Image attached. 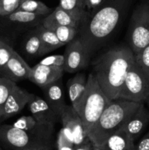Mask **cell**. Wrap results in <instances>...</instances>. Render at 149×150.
Here are the masks:
<instances>
[{
  "label": "cell",
  "mask_w": 149,
  "mask_h": 150,
  "mask_svg": "<svg viewBox=\"0 0 149 150\" xmlns=\"http://www.w3.org/2000/svg\"><path fill=\"white\" fill-rule=\"evenodd\" d=\"M134 0H103L89 15L78 29L77 38L91 57L102 48L128 15Z\"/></svg>",
  "instance_id": "6da1fadb"
},
{
  "label": "cell",
  "mask_w": 149,
  "mask_h": 150,
  "mask_svg": "<svg viewBox=\"0 0 149 150\" xmlns=\"http://www.w3.org/2000/svg\"><path fill=\"white\" fill-rule=\"evenodd\" d=\"M134 62V53L124 44L110 48L93 62L92 73L110 100L118 99L124 79Z\"/></svg>",
  "instance_id": "7a4b0ae2"
},
{
  "label": "cell",
  "mask_w": 149,
  "mask_h": 150,
  "mask_svg": "<svg viewBox=\"0 0 149 150\" xmlns=\"http://www.w3.org/2000/svg\"><path fill=\"white\" fill-rule=\"evenodd\" d=\"M140 104L121 99L111 100L88 134L93 146H102L110 136L121 130Z\"/></svg>",
  "instance_id": "3957f363"
},
{
  "label": "cell",
  "mask_w": 149,
  "mask_h": 150,
  "mask_svg": "<svg viewBox=\"0 0 149 150\" xmlns=\"http://www.w3.org/2000/svg\"><path fill=\"white\" fill-rule=\"evenodd\" d=\"M110 102V100L100 88L93 73H90L88 76L86 91L80 102L74 108L83 122L87 137L90 130Z\"/></svg>",
  "instance_id": "277c9868"
},
{
  "label": "cell",
  "mask_w": 149,
  "mask_h": 150,
  "mask_svg": "<svg viewBox=\"0 0 149 150\" xmlns=\"http://www.w3.org/2000/svg\"><path fill=\"white\" fill-rule=\"evenodd\" d=\"M53 138L20 130L13 125H0V145L7 150H53Z\"/></svg>",
  "instance_id": "5b68a950"
},
{
  "label": "cell",
  "mask_w": 149,
  "mask_h": 150,
  "mask_svg": "<svg viewBox=\"0 0 149 150\" xmlns=\"http://www.w3.org/2000/svg\"><path fill=\"white\" fill-rule=\"evenodd\" d=\"M128 46L134 54L149 45V3L141 2L133 10L127 33Z\"/></svg>",
  "instance_id": "8992f818"
},
{
  "label": "cell",
  "mask_w": 149,
  "mask_h": 150,
  "mask_svg": "<svg viewBox=\"0 0 149 150\" xmlns=\"http://www.w3.org/2000/svg\"><path fill=\"white\" fill-rule=\"evenodd\" d=\"M148 95V78L134 61L124 79L118 99L144 103Z\"/></svg>",
  "instance_id": "52a82bcc"
},
{
  "label": "cell",
  "mask_w": 149,
  "mask_h": 150,
  "mask_svg": "<svg viewBox=\"0 0 149 150\" xmlns=\"http://www.w3.org/2000/svg\"><path fill=\"white\" fill-rule=\"evenodd\" d=\"M45 17L16 10L9 16L0 18L1 36L7 38L23 34L42 24Z\"/></svg>",
  "instance_id": "ba28073f"
},
{
  "label": "cell",
  "mask_w": 149,
  "mask_h": 150,
  "mask_svg": "<svg viewBox=\"0 0 149 150\" xmlns=\"http://www.w3.org/2000/svg\"><path fill=\"white\" fill-rule=\"evenodd\" d=\"M60 121L62 124L63 133L67 139L77 146L87 138L83 122L78 114L72 105H67L60 114Z\"/></svg>",
  "instance_id": "9c48e42d"
},
{
  "label": "cell",
  "mask_w": 149,
  "mask_h": 150,
  "mask_svg": "<svg viewBox=\"0 0 149 150\" xmlns=\"http://www.w3.org/2000/svg\"><path fill=\"white\" fill-rule=\"evenodd\" d=\"M64 72L74 73L88 66L91 57L77 38L68 43L64 51Z\"/></svg>",
  "instance_id": "30bf717a"
},
{
  "label": "cell",
  "mask_w": 149,
  "mask_h": 150,
  "mask_svg": "<svg viewBox=\"0 0 149 150\" xmlns=\"http://www.w3.org/2000/svg\"><path fill=\"white\" fill-rule=\"evenodd\" d=\"M32 67L18 53L14 51L7 64L0 69V78H4L17 83V82L28 79Z\"/></svg>",
  "instance_id": "8fae6325"
},
{
  "label": "cell",
  "mask_w": 149,
  "mask_h": 150,
  "mask_svg": "<svg viewBox=\"0 0 149 150\" xmlns=\"http://www.w3.org/2000/svg\"><path fill=\"white\" fill-rule=\"evenodd\" d=\"M33 96L34 94L27 92L16 84L6 101L0 122L11 118L21 112Z\"/></svg>",
  "instance_id": "7c38bea8"
},
{
  "label": "cell",
  "mask_w": 149,
  "mask_h": 150,
  "mask_svg": "<svg viewBox=\"0 0 149 150\" xmlns=\"http://www.w3.org/2000/svg\"><path fill=\"white\" fill-rule=\"evenodd\" d=\"M64 73V70L63 68L50 67L38 63L32 67L28 80L42 89L51 83L62 79Z\"/></svg>",
  "instance_id": "4fadbf2b"
},
{
  "label": "cell",
  "mask_w": 149,
  "mask_h": 150,
  "mask_svg": "<svg viewBox=\"0 0 149 150\" xmlns=\"http://www.w3.org/2000/svg\"><path fill=\"white\" fill-rule=\"evenodd\" d=\"M84 20L83 18L72 14L58 5L51 14L44 18L42 26L47 29H51L55 26H67L78 29Z\"/></svg>",
  "instance_id": "5bb4252c"
},
{
  "label": "cell",
  "mask_w": 149,
  "mask_h": 150,
  "mask_svg": "<svg viewBox=\"0 0 149 150\" xmlns=\"http://www.w3.org/2000/svg\"><path fill=\"white\" fill-rule=\"evenodd\" d=\"M148 123L149 110L145 108L144 103H141L128 119L122 129L134 142L144 131Z\"/></svg>",
  "instance_id": "9a60e30c"
},
{
  "label": "cell",
  "mask_w": 149,
  "mask_h": 150,
  "mask_svg": "<svg viewBox=\"0 0 149 150\" xmlns=\"http://www.w3.org/2000/svg\"><path fill=\"white\" fill-rule=\"evenodd\" d=\"M27 105L32 116L37 122L55 125L58 120H60L58 114L46 100L40 97L34 95Z\"/></svg>",
  "instance_id": "2e32d148"
},
{
  "label": "cell",
  "mask_w": 149,
  "mask_h": 150,
  "mask_svg": "<svg viewBox=\"0 0 149 150\" xmlns=\"http://www.w3.org/2000/svg\"><path fill=\"white\" fill-rule=\"evenodd\" d=\"M43 92L44 99L53 109V111L60 117V114L65 108L64 91L62 84V79L51 83L42 89Z\"/></svg>",
  "instance_id": "e0dca14e"
},
{
  "label": "cell",
  "mask_w": 149,
  "mask_h": 150,
  "mask_svg": "<svg viewBox=\"0 0 149 150\" xmlns=\"http://www.w3.org/2000/svg\"><path fill=\"white\" fill-rule=\"evenodd\" d=\"M20 47L23 54L27 58L40 57L41 40L38 26L24 34Z\"/></svg>",
  "instance_id": "ac0fdd59"
},
{
  "label": "cell",
  "mask_w": 149,
  "mask_h": 150,
  "mask_svg": "<svg viewBox=\"0 0 149 150\" xmlns=\"http://www.w3.org/2000/svg\"><path fill=\"white\" fill-rule=\"evenodd\" d=\"M88 76L84 73H77L67 81V87L69 99L73 108L76 106L83 97L87 86Z\"/></svg>",
  "instance_id": "d6986e66"
},
{
  "label": "cell",
  "mask_w": 149,
  "mask_h": 150,
  "mask_svg": "<svg viewBox=\"0 0 149 150\" xmlns=\"http://www.w3.org/2000/svg\"><path fill=\"white\" fill-rule=\"evenodd\" d=\"M102 146L108 150H135L134 142L123 129L110 136Z\"/></svg>",
  "instance_id": "ffe728a7"
},
{
  "label": "cell",
  "mask_w": 149,
  "mask_h": 150,
  "mask_svg": "<svg viewBox=\"0 0 149 150\" xmlns=\"http://www.w3.org/2000/svg\"><path fill=\"white\" fill-rule=\"evenodd\" d=\"M38 29L41 40L40 57L64 46L58 40L53 31L44 27L42 24L38 26Z\"/></svg>",
  "instance_id": "44dd1931"
},
{
  "label": "cell",
  "mask_w": 149,
  "mask_h": 150,
  "mask_svg": "<svg viewBox=\"0 0 149 150\" xmlns=\"http://www.w3.org/2000/svg\"><path fill=\"white\" fill-rule=\"evenodd\" d=\"M18 10L45 18L51 14L53 11L51 7H48L42 1L38 0H23Z\"/></svg>",
  "instance_id": "7402d4cb"
},
{
  "label": "cell",
  "mask_w": 149,
  "mask_h": 150,
  "mask_svg": "<svg viewBox=\"0 0 149 150\" xmlns=\"http://www.w3.org/2000/svg\"><path fill=\"white\" fill-rule=\"evenodd\" d=\"M50 29L53 31L58 40L63 45H67L73 40L75 39L78 33V29L72 26H55Z\"/></svg>",
  "instance_id": "603a6c76"
},
{
  "label": "cell",
  "mask_w": 149,
  "mask_h": 150,
  "mask_svg": "<svg viewBox=\"0 0 149 150\" xmlns=\"http://www.w3.org/2000/svg\"><path fill=\"white\" fill-rule=\"evenodd\" d=\"M14 51L10 40L0 36V69L7 64Z\"/></svg>",
  "instance_id": "cb8c5ba5"
},
{
  "label": "cell",
  "mask_w": 149,
  "mask_h": 150,
  "mask_svg": "<svg viewBox=\"0 0 149 150\" xmlns=\"http://www.w3.org/2000/svg\"><path fill=\"white\" fill-rule=\"evenodd\" d=\"M17 83L10 80L0 78V118L2 114L3 109L10 92Z\"/></svg>",
  "instance_id": "d4e9b609"
},
{
  "label": "cell",
  "mask_w": 149,
  "mask_h": 150,
  "mask_svg": "<svg viewBox=\"0 0 149 150\" xmlns=\"http://www.w3.org/2000/svg\"><path fill=\"white\" fill-rule=\"evenodd\" d=\"M134 61L149 79V45L134 55Z\"/></svg>",
  "instance_id": "484cf974"
},
{
  "label": "cell",
  "mask_w": 149,
  "mask_h": 150,
  "mask_svg": "<svg viewBox=\"0 0 149 150\" xmlns=\"http://www.w3.org/2000/svg\"><path fill=\"white\" fill-rule=\"evenodd\" d=\"M23 0H0V18L9 16L18 10Z\"/></svg>",
  "instance_id": "4316f807"
},
{
  "label": "cell",
  "mask_w": 149,
  "mask_h": 150,
  "mask_svg": "<svg viewBox=\"0 0 149 150\" xmlns=\"http://www.w3.org/2000/svg\"><path fill=\"white\" fill-rule=\"evenodd\" d=\"M39 64L43 65L50 66V67H59V68H64L65 64V59H64V54H55L47 57L42 59Z\"/></svg>",
  "instance_id": "83f0119b"
},
{
  "label": "cell",
  "mask_w": 149,
  "mask_h": 150,
  "mask_svg": "<svg viewBox=\"0 0 149 150\" xmlns=\"http://www.w3.org/2000/svg\"><path fill=\"white\" fill-rule=\"evenodd\" d=\"M56 146L57 150H74V144L67 139L61 129L57 135Z\"/></svg>",
  "instance_id": "f1b7e54d"
},
{
  "label": "cell",
  "mask_w": 149,
  "mask_h": 150,
  "mask_svg": "<svg viewBox=\"0 0 149 150\" xmlns=\"http://www.w3.org/2000/svg\"><path fill=\"white\" fill-rule=\"evenodd\" d=\"M135 150H149V131L135 145Z\"/></svg>",
  "instance_id": "f546056e"
},
{
  "label": "cell",
  "mask_w": 149,
  "mask_h": 150,
  "mask_svg": "<svg viewBox=\"0 0 149 150\" xmlns=\"http://www.w3.org/2000/svg\"><path fill=\"white\" fill-rule=\"evenodd\" d=\"M74 150H94V146L87 137L83 143L74 146Z\"/></svg>",
  "instance_id": "4dcf8cb0"
},
{
  "label": "cell",
  "mask_w": 149,
  "mask_h": 150,
  "mask_svg": "<svg viewBox=\"0 0 149 150\" xmlns=\"http://www.w3.org/2000/svg\"><path fill=\"white\" fill-rule=\"evenodd\" d=\"M103 0H83L85 7H87L89 10H95L102 3Z\"/></svg>",
  "instance_id": "1f68e13d"
},
{
  "label": "cell",
  "mask_w": 149,
  "mask_h": 150,
  "mask_svg": "<svg viewBox=\"0 0 149 150\" xmlns=\"http://www.w3.org/2000/svg\"><path fill=\"white\" fill-rule=\"evenodd\" d=\"M94 150H108V149L104 148L103 146H98V147L94 146Z\"/></svg>",
  "instance_id": "d6a6232c"
},
{
  "label": "cell",
  "mask_w": 149,
  "mask_h": 150,
  "mask_svg": "<svg viewBox=\"0 0 149 150\" xmlns=\"http://www.w3.org/2000/svg\"><path fill=\"white\" fill-rule=\"evenodd\" d=\"M145 102H146V103L148 104V110H149V95H148V96L147 97V98H146Z\"/></svg>",
  "instance_id": "836d02e7"
},
{
  "label": "cell",
  "mask_w": 149,
  "mask_h": 150,
  "mask_svg": "<svg viewBox=\"0 0 149 150\" xmlns=\"http://www.w3.org/2000/svg\"><path fill=\"white\" fill-rule=\"evenodd\" d=\"M142 2H148L149 3V0H141Z\"/></svg>",
  "instance_id": "e575fe53"
},
{
  "label": "cell",
  "mask_w": 149,
  "mask_h": 150,
  "mask_svg": "<svg viewBox=\"0 0 149 150\" xmlns=\"http://www.w3.org/2000/svg\"><path fill=\"white\" fill-rule=\"evenodd\" d=\"M0 150H3L2 149V147H1V145H0Z\"/></svg>",
  "instance_id": "d590c367"
},
{
  "label": "cell",
  "mask_w": 149,
  "mask_h": 150,
  "mask_svg": "<svg viewBox=\"0 0 149 150\" xmlns=\"http://www.w3.org/2000/svg\"><path fill=\"white\" fill-rule=\"evenodd\" d=\"M25 150H36V149H25Z\"/></svg>",
  "instance_id": "8d00e7d4"
}]
</instances>
